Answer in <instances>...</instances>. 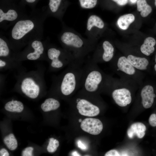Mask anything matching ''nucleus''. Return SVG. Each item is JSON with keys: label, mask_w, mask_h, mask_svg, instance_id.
Wrapping results in <instances>:
<instances>
[{"label": "nucleus", "mask_w": 156, "mask_h": 156, "mask_svg": "<svg viewBox=\"0 0 156 156\" xmlns=\"http://www.w3.org/2000/svg\"><path fill=\"white\" fill-rule=\"evenodd\" d=\"M47 16L44 8L33 10L30 14H27L12 26L9 33L10 39L18 42L41 38Z\"/></svg>", "instance_id": "nucleus-1"}, {"label": "nucleus", "mask_w": 156, "mask_h": 156, "mask_svg": "<svg viewBox=\"0 0 156 156\" xmlns=\"http://www.w3.org/2000/svg\"><path fill=\"white\" fill-rule=\"evenodd\" d=\"M112 77L105 73L93 60L83 67L81 86L87 91L93 92L101 88H108Z\"/></svg>", "instance_id": "nucleus-2"}, {"label": "nucleus", "mask_w": 156, "mask_h": 156, "mask_svg": "<svg viewBox=\"0 0 156 156\" xmlns=\"http://www.w3.org/2000/svg\"><path fill=\"white\" fill-rule=\"evenodd\" d=\"M140 86L132 81L113 77L108 88L113 89L112 96L115 103L120 106L124 107L131 102V89Z\"/></svg>", "instance_id": "nucleus-3"}, {"label": "nucleus", "mask_w": 156, "mask_h": 156, "mask_svg": "<svg viewBox=\"0 0 156 156\" xmlns=\"http://www.w3.org/2000/svg\"><path fill=\"white\" fill-rule=\"evenodd\" d=\"M23 5H18L14 1L0 0V27L6 29L27 15Z\"/></svg>", "instance_id": "nucleus-4"}, {"label": "nucleus", "mask_w": 156, "mask_h": 156, "mask_svg": "<svg viewBox=\"0 0 156 156\" xmlns=\"http://www.w3.org/2000/svg\"><path fill=\"white\" fill-rule=\"evenodd\" d=\"M110 62L113 70L120 78L133 81L139 86L143 82V72L134 67L125 56L113 59Z\"/></svg>", "instance_id": "nucleus-5"}, {"label": "nucleus", "mask_w": 156, "mask_h": 156, "mask_svg": "<svg viewBox=\"0 0 156 156\" xmlns=\"http://www.w3.org/2000/svg\"><path fill=\"white\" fill-rule=\"evenodd\" d=\"M76 102L77 108L81 115L92 117L97 116L99 113V108L86 99H77Z\"/></svg>", "instance_id": "nucleus-6"}, {"label": "nucleus", "mask_w": 156, "mask_h": 156, "mask_svg": "<svg viewBox=\"0 0 156 156\" xmlns=\"http://www.w3.org/2000/svg\"><path fill=\"white\" fill-rule=\"evenodd\" d=\"M140 86L142 105L145 108H149L152 106L156 97L154 88L150 84L144 83L143 82Z\"/></svg>", "instance_id": "nucleus-7"}, {"label": "nucleus", "mask_w": 156, "mask_h": 156, "mask_svg": "<svg viewBox=\"0 0 156 156\" xmlns=\"http://www.w3.org/2000/svg\"><path fill=\"white\" fill-rule=\"evenodd\" d=\"M80 127L84 131L93 135L100 134L103 129V125L99 119L87 118L81 122Z\"/></svg>", "instance_id": "nucleus-8"}, {"label": "nucleus", "mask_w": 156, "mask_h": 156, "mask_svg": "<svg viewBox=\"0 0 156 156\" xmlns=\"http://www.w3.org/2000/svg\"><path fill=\"white\" fill-rule=\"evenodd\" d=\"M61 42L66 46L75 49L82 48L83 45L82 40L77 35L70 32H65L60 38Z\"/></svg>", "instance_id": "nucleus-9"}, {"label": "nucleus", "mask_w": 156, "mask_h": 156, "mask_svg": "<svg viewBox=\"0 0 156 156\" xmlns=\"http://www.w3.org/2000/svg\"><path fill=\"white\" fill-rule=\"evenodd\" d=\"M103 53L97 63L110 62L114 59V49L109 41H104L102 44Z\"/></svg>", "instance_id": "nucleus-10"}, {"label": "nucleus", "mask_w": 156, "mask_h": 156, "mask_svg": "<svg viewBox=\"0 0 156 156\" xmlns=\"http://www.w3.org/2000/svg\"><path fill=\"white\" fill-rule=\"evenodd\" d=\"M146 129L145 126L142 123H135L131 125L128 129L127 135L130 138H132L135 135L139 138H142L145 134Z\"/></svg>", "instance_id": "nucleus-11"}, {"label": "nucleus", "mask_w": 156, "mask_h": 156, "mask_svg": "<svg viewBox=\"0 0 156 156\" xmlns=\"http://www.w3.org/2000/svg\"><path fill=\"white\" fill-rule=\"evenodd\" d=\"M47 54L48 58L52 60L51 66L52 67L60 68L63 66V63L59 59L61 54V52L60 50L52 47L48 50Z\"/></svg>", "instance_id": "nucleus-12"}, {"label": "nucleus", "mask_w": 156, "mask_h": 156, "mask_svg": "<svg viewBox=\"0 0 156 156\" xmlns=\"http://www.w3.org/2000/svg\"><path fill=\"white\" fill-rule=\"evenodd\" d=\"M156 43V40L153 37L146 38L140 47V52L146 56H149L154 52Z\"/></svg>", "instance_id": "nucleus-13"}, {"label": "nucleus", "mask_w": 156, "mask_h": 156, "mask_svg": "<svg viewBox=\"0 0 156 156\" xmlns=\"http://www.w3.org/2000/svg\"><path fill=\"white\" fill-rule=\"evenodd\" d=\"M135 19V17L133 14H127L120 17L118 19L117 23L120 28L123 30H126Z\"/></svg>", "instance_id": "nucleus-14"}, {"label": "nucleus", "mask_w": 156, "mask_h": 156, "mask_svg": "<svg viewBox=\"0 0 156 156\" xmlns=\"http://www.w3.org/2000/svg\"><path fill=\"white\" fill-rule=\"evenodd\" d=\"M137 9L140 12L141 16L143 17L147 16L152 11V8L146 0H138L137 2Z\"/></svg>", "instance_id": "nucleus-15"}, {"label": "nucleus", "mask_w": 156, "mask_h": 156, "mask_svg": "<svg viewBox=\"0 0 156 156\" xmlns=\"http://www.w3.org/2000/svg\"><path fill=\"white\" fill-rule=\"evenodd\" d=\"M104 25L103 21L99 17L95 15H92L88 19L87 27L88 31H90L94 26L102 29L103 28Z\"/></svg>", "instance_id": "nucleus-16"}, {"label": "nucleus", "mask_w": 156, "mask_h": 156, "mask_svg": "<svg viewBox=\"0 0 156 156\" xmlns=\"http://www.w3.org/2000/svg\"><path fill=\"white\" fill-rule=\"evenodd\" d=\"M62 0H49L47 8H44L47 15L55 14L59 11Z\"/></svg>", "instance_id": "nucleus-17"}, {"label": "nucleus", "mask_w": 156, "mask_h": 156, "mask_svg": "<svg viewBox=\"0 0 156 156\" xmlns=\"http://www.w3.org/2000/svg\"><path fill=\"white\" fill-rule=\"evenodd\" d=\"M46 104L44 107L45 109L44 112H47L57 109L60 106L59 102L52 98L46 99L44 102Z\"/></svg>", "instance_id": "nucleus-18"}, {"label": "nucleus", "mask_w": 156, "mask_h": 156, "mask_svg": "<svg viewBox=\"0 0 156 156\" xmlns=\"http://www.w3.org/2000/svg\"><path fill=\"white\" fill-rule=\"evenodd\" d=\"M0 56L6 57L10 53V50L4 36L0 35Z\"/></svg>", "instance_id": "nucleus-19"}, {"label": "nucleus", "mask_w": 156, "mask_h": 156, "mask_svg": "<svg viewBox=\"0 0 156 156\" xmlns=\"http://www.w3.org/2000/svg\"><path fill=\"white\" fill-rule=\"evenodd\" d=\"M81 7L84 8L91 9L96 5L97 0H79Z\"/></svg>", "instance_id": "nucleus-20"}, {"label": "nucleus", "mask_w": 156, "mask_h": 156, "mask_svg": "<svg viewBox=\"0 0 156 156\" xmlns=\"http://www.w3.org/2000/svg\"><path fill=\"white\" fill-rule=\"evenodd\" d=\"M21 3L23 5H27L33 7L38 1L39 0H21Z\"/></svg>", "instance_id": "nucleus-21"}, {"label": "nucleus", "mask_w": 156, "mask_h": 156, "mask_svg": "<svg viewBox=\"0 0 156 156\" xmlns=\"http://www.w3.org/2000/svg\"><path fill=\"white\" fill-rule=\"evenodd\" d=\"M149 122L150 125L152 127H156V114H152L149 119Z\"/></svg>", "instance_id": "nucleus-22"}, {"label": "nucleus", "mask_w": 156, "mask_h": 156, "mask_svg": "<svg viewBox=\"0 0 156 156\" xmlns=\"http://www.w3.org/2000/svg\"><path fill=\"white\" fill-rule=\"evenodd\" d=\"M120 155L118 151L115 150H110L107 152L105 154V156H118Z\"/></svg>", "instance_id": "nucleus-23"}, {"label": "nucleus", "mask_w": 156, "mask_h": 156, "mask_svg": "<svg viewBox=\"0 0 156 156\" xmlns=\"http://www.w3.org/2000/svg\"><path fill=\"white\" fill-rule=\"evenodd\" d=\"M118 5L122 6L126 5L128 2V0H112Z\"/></svg>", "instance_id": "nucleus-24"}, {"label": "nucleus", "mask_w": 156, "mask_h": 156, "mask_svg": "<svg viewBox=\"0 0 156 156\" xmlns=\"http://www.w3.org/2000/svg\"><path fill=\"white\" fill-rule=\"evenodd\" d=\"M78 146L79 148L83 149H85L86 148L84 145L80 141H79L78 142Z\"/></svg>", "instance_id": "nucleus-25"}, {"label": "nucleus", "mask_w": 156, "mask_h": 156, "mask_svg": "<svg viewBox=\"0 0 156 156\" xmlns=\"http://www.w3.org/2000/svg\"><path fill=\"white\" fill-rule=\"evenodd\" d=\"M6 65V63L3 61L1 60H0V66L3 67L5 66Z\"/></svg>", "instance_id": "nucleus-26"}, {"label": "nucleus", "mask_w": 156, "mask_h": 156, "mask_svg": "<svg viewBox=\"0 0 156 156\" xmlns=\"http://www.w3.org/2000/svg\"><path fill=\"white\" fill-rule=\"evenodd\" d=\"M72 155L73 156H80V155L76 151L73 152Z\"/></svg>", "instance_id": "nucleus-27"}, {"label": "nucleus", "mask_w": 156, "mask_h": 156, "mask_svg": "<svg viewBox=\"0 0 156 156\" xmlns=\"http://www.w3.org/2000/svg\"><path fill=\"white\" fill-rule=\"evenodd\" d=\"M155 64L154 67V70L155 71V72H156V54L155 56Z\"/></svg>", "instance_id": "nucleus-28"}, {"label": "nucleus", "mask_w": 156, "mask_h": 156, "mask_svg": "<svg viewBox=\"0 0 156 156\" xmlns=\"http://www.w3.org/2000/svg\"><path fill=\"white\" fill-rule=\"evenodd\" d=\"M137 1V0H130L131 2L133 3H135Z\"/></svg>", "instance_id": "nucleus-29"}, {"label": "nucleus", "mask_w": 156, "mask_h": 156, "mask_svg": "<svg viewBox=\"0 0 156 156\" xmlns=\"http://www.w3.org/2000/svg\"><path fill=\"white\" fill-rule=\"evenodd\" d=\"M1 150L2 151H5V152H6V151H7L4 148H2Z\"/></svg>", "instance_id": "nucleus-30"}, {"label": "nucleus", "mask_w": 156, "mask_h": 156, "mask_svg": "<svg viewBox=\"0 0 156 156\" xmlns=\"http://www.w3.org/2000/svg\"><path fill=\"white\" fill-rule=\"evenodd\" d=\"M82 121V120L81 119H80L79 120V122H81Z\"/></svg>", "instance_id": "nucleus-31"}, {"label": "nucleus", "mask_w": 156, "mask_h": 156, "mask_svg": "<svg viewBox=\"0 0 156 156\" xmlns=\"http://www.w3.org/2000/svg\"><path fill=\"white\" fill-rule=\"evenodd\" d=\"M155 6H156V0H155Z\"/></svg>", "instance_id": "nucleus-32"}, {"label": "nucleus", "mask_w": 156, "mask_h": 156, "mask_svg": "<svg viewBox=\"0 0 156 156\" xmlns=\"http://www.w3.org/2000/svg\"><path fill=\"white\" fill-rule=\"evenodd\" d=\"M8 0L11 1H14V0Z\"/></svg>", "instance_id": "nucleus-33"}]
</instances>
